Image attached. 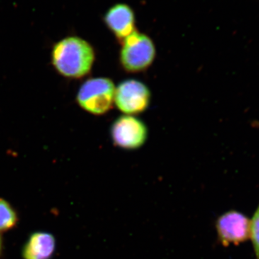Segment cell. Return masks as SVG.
<instances>
[{"label":"cell","mask_w":259,"mask_h":259,"mask_svg":"<svg viewBox=\"0 0 259 259\" xmlns=\"http://www.w3.org/2000/svg\"><path fill=\"white\" fill-rule=\"evenodd\" d=\"M96 54L93 46L78 36H68L54 44L51 62L56 71L68 79H81L91 72Z\"/></svg>","instance_id":"6da1fadb"},{"label":"cell","mask_w":259,"mask_h":259,"mask_svg":"<svg viewBox=\"0 0 259 259\" xmlns=\"http://www.w3.org/2000/svg\"><path fill=\"white\" fill-rule=\"evenodd\" d=\"M115 89L113 81L109 78H91L80 87L76 102L91 115H105L115 105Z\"/></svg>","instance_id":"7a4b0ae2"},{"label":"cell","mask_w":259,"mask_h":259,"mask_svg":"<svg viewBox=\"0 0 259 259\" xmlns=\"http://www.w3.org/2000/svg\"><path fill=\"white\" fill-rule=\"evenodd\" d=\"M121 44L120 62L126 72H143L154 62L156 47L152 39L146 34L136 30Z\"/></svg>","instance_id":"3957f363"},{"label":"cell","mask_w":259,"mask_h":259,"mask_svg":"<svg viewBox=\"0 0 259 259\" xmlns=\"http://www.w3.org/2000/svg\"><path fill=\"white\" fill-rule=\"evenodd\" d=\"M110 137L116 147L129 151L139 149L147 141V125L136 116L122 115L112 124Z\"/></svg>","instance_id":"277c9868"},{"label":"cell","mask_w":259,"mask_h":259,"mask_svg":"<svg viewBox=\"0 0 259 259\" xmlns=\"http://www.w3.org/2000/svg\"><path fill=\"white\" fill-rule=\"evenodd\" d=\"M151 100L149 88L139 80H125L116 87L115 105L124 115L142 113L149 107Z\"/></svg>","instance_id":"5b68a950"},{"label":"cell","mask_w":259,"mask_h":259,"mask_svg":"<svg viewBox=\"0 0 259 259\" xmlns=\"http://www.w3.org/2000/svg\"><path fill=\"white\" fill-rule=\"evenodd\" d=\"M215 228L218 241L223 246L238 245L250 238V220L243 212L230 210L218 218Z\"/></svg>","instance_id":"8992f818"},{"label":"cell","mask_w":259,"mask_h":259,"mask_svg":"<svg viewBox=\"0 0 259 259\" xmlns=\"http://www.w3.org/2000/svg\"><path fill=\"white\" fill-rule=\"evenodd\" d=\"M104 20L107 28L121 42L136 31L134 13L128 5H114L105 15Z\"/></svg>","instance_id":"52a82bcc"},{"label":"cell","mask_w":259,"mask_h":259,"mask_svg":"<svg viewBox=\"0 0 259 259\" xmlns=\"http://www.w3.org/2000/svg\"><path fill=\"white\" fill-rule=\"evenodd\" d=\"M56 241L51 233L37 232L23 247L24 259H50L55 250Z\"/></svg>","instance_id":"ba28073f"},{"label":"cell","mask_w":259,"mask_h":259,"mask_svg":"<svg viewBox=\"0 0 259 259\" xmlns=\"http://www.w3.org/2000/svg\"><path fill=\"white\" fill-rule=\"evenodd\" d=\"M18 222L16 212L4 199H0V232L9 231Z\"/></svg>","instance_id":"9c48e42d"},{"label":"cell","mask_w":259,"mask_h":259,"mask_svg":"<svg viewBox=\"0 0 259 259\" xmlns=\"http://www.w3.org/2000/svg\"><path fill=\"white\" fill-rule=\"evenodd\" d=\"M250 238L254 251L255 258L259 259V204L250 220Z\"/></svg>","instance_id":"30bf717a"},{"label":"cell","mask_w":259,"mask_h":259,"mask_svg":"<svg viewBox=\"0 0 259 259\" xmlns=\"http://www.w3.org/2000/svg\"><path fill=\"white\" fill-rule=\"evenodd\" d=\"M2 246H3V241H2V238L0 237V253H1Z\"/></svg>","instance_id":"8fae6325"}]
</instances>
